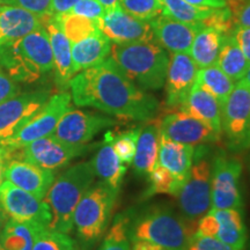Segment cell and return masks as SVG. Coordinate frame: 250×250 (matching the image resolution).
Instances as JSON below:
<instances>
[{
    "instance_id": "6da1fadb",
    "label": "cell",
    "mask_w": 250,
    "mask_h": 250,
    "mask_svg": "<svg viewBox=\"0 0 250 250\" xmlns=\"http://www.w3.org/2000/svg\"><path fill=\"white\" fill-rule=\"evenodd\" d=\"M68 87L74 104L122 120L148 122L160 109L158 99L134 85L110 57L77 73Z\"/></svg>"
},
{
    "instance_id": "7a4b0ae2",
    "label": "cell",
    "mask_w": 250,
    "mask_h": 250,
    "mask_svg": "<svg viewBox=\"0 0 250 250\" xmlns=\"http://www.w3.org/2000/svg\"><path fill=\"white\" fill-rule=\"evenodd\" d=\"M0 68L14 81L35 83L54 70V56L44 26L22 39L0 45Z\"/></svg>"
},
{
    "instance_id": "3957f363",
    "label": "cell",
    "mask_w": 250,
    "mask_h": 250,
    "mask_svg": "<svg viewBox=\"0 0 250 250\" xmlns=\"http://www.w3.org/2000/svg\"><path fill=\"white\" fill-rule=\"evenodd\" d=\"M110 58L140 89L151 92L165 86L169 55L155 40L127 44L114 43Z\"/></svg>"
},
{
    "instance_id": "277c9868",
    "label": "cell",
    "mask_w": 250,
    "mask_h": 250,
    "mask_svg": "<svg viewBox=\"0 0 250 250\" xmlns=\"http://www.w3.org/2000/svg\"><path fill=\"white\" fill-rule=\"evenodd\" d=\"M95 177L90 161H83L68 167L55 179L44 197L51 214L50 228L65 234L71 233L74 211L83 196L94 184Z\"/></svg>"
},
{
    "instance_id": "5b68a950",
    "label": "cell",
    "mask_w": 250,
    "mask_h": 250,
    "mask_svg": "<svg viewBox=\"0 0 250 250\" xmlns=\"http://www.w3.org/2000/svg\"><path fill=\"white\" fill-rule=\"evenodd\" d=\"M195 223L169 208H152L130 220L131 242L147 241L167 250H188L197 228Z\"/></svg>"
},
{
    "instance_id": "8992f818",
    "label": "cell",
    "mask_w": 250,
    "mask_h": 250,
    "mask_svg": "<svg viewBox=\"0 0 250 250\" xmlns=\"http://www.w3.org/2000/svg\"><path fill=\"white\" fill-rule=\"evenodd\" d=\"M118 191L103 181L94 183L80 199L73 215V227L85 249L92 248L107 230Z\"/></svg>"
},
{
    "instance_id": "52a82bcc",
    "label": "cell",
    "mask_w": 250,
    "mask_h": 250,
    "mask_svg": "<svg viewBox=\"0 0 250 250\" xmlns=\"http://www.w3.org/2000/svg\"><path fill=\"white\" fill-rule=\"evenodd\" d=\"M211 176L210 152L205 145H198L191 169L176 195L181 213L191 223H196L211 210Z\"/></svg>"
},
{
    "instance_id": "ba28073f",
    "label": "cell",
    "mask_w": 250,
    "mask_h": 250,
    "mask_svg": "<svg viewBox=\"0 0 250 250\" xmlns=\"http://www.w3.org/2000/svg\"><path fill=\"white\" fill-rule=\"evenodd\" d=\"M221 132L230 152L250 148V87L242 80L237 81L221 105Z\"/></svg>"
},
{
    "instance_id": "9c48e42d",
    "label": "cell",
    "mask_w": 250,
    "mask_h": 250,
    "mask_svg": "<svg viewBox=\"0 0 250 250\" xmlns=\"http://www.w3.org/2000/svg\"><path fill=\"white\" fill-rule=\"evenodd\" d=\"M71 94L67 92L52 95L14 136L1 143V145L21 148L34 140L52 134L62 117L71 109Z\"/></svg>"
},
{
    "instance_id": "30bf717a",
    "label": "cell",
    "mask_w": 250,
    "mask_h": 250,
    "mask_svg": "<svg viewBox=\"0 0 250 250\" xmlns=\"http://www.w3.org/2000/svg\"><path fill=\"white\" fill-rule=\"evenodd\" d=\"M242 164L229 158L225 152H219L212 161L211 196L212 208H235L242 210L240 179Z\"/></svg>"
},
{
    "instance_id": "8fae6325",
    "label": "cell",
    "mask_w": 250,
    "mask_h": 250,
    "mask_svg": "<svg viewBox=\"0 0 250 250\" xmlns=\"http://www.w3.org/2000/svg\"><path fill=\"white\" fill-rule=\"evenodd\" d=\"M87 149L86 145H70L49 134L19 148V159L55 171L85 154Z\"/></svg>"
},
{
    "instance_id": "7c38bea8",
    "label": "cell",
    "mask_w": 250,
    "mask_h": 250,
    "mask_svg": "<svg viewBox=\"0 0 250 250\" xmlns=\"http://www.w3.org/2000/svg\"><path fill=\"white\" fill-rule=\"evenodd\" d=\"M48 89L18 93L0 103V144L14 136L49 100Z\"/></svg>"
},
{
    "instance_id": "4fadbf2b",
    "label": "cell",
    "mask_w": 250,
    "mask_h": 250,
    "mask_svg": "<svg viewBox=\"0 0 250 250\" xmlns=\"http://www.w3.org/2000/svg\"><path fill=\"white\" fill-rule=\"evenodd\" d=\"M0 203L8 217L14 220L30 221L46 227L51 223V214L44 199L37 198L7 180L0 184Z\"/></svg>"
},
{
    "instance_id": "5bb4252c",
    "label": "cell",
    "mask_w": 250,
    "mask_h": 250,
    "mask_svg": "<svg viewBox=\"0 0 250 250\" xmlns=\"http://www.w3.org/2000/svg\"><path fill=\"white\" fill-rule=\"evenodd\" d=\"M158 127L161 136L186 145H205L221 138L204 122L182 110L166 115Z\"/></svg>"
},
{
    "instance_id": "9a60e30c",
    "label": "cell",
    "mask_w": 250,
    "mask_h": 250,
    "mask_svg": "<svg viewBox=\"0 0 250 250\" xmlns=\"http://www.w3.org/2000/svg\"><path fill=\"white\" fill-rule=\"evenodd\" d=\"M199 67L187 52L170 54L166 76L165 104L169 110H179L196 83Z\"/></svg>"
},
{
    "instance_id": "2e32d148",
    "label": "cell",
    "mask_w": 250,
    "mask_h": 250,
    "mask_svg": "<svg viewBox=\"0 0 250 250\" xmlns=\"http://www.w3.org/2000/svg\"><path fill=\"white\" fill-rule=\"evenodd\" d=\"M115 123L110 117L71 108L59 121L52 134L70 145H86L100 131Z\"/></svg>"
},
{
    "instance_id": "e0dca14e",
    "label": "cell",
    "mask_w": 250,
    "mask_h": 250,
    "mask_svg": "<svg viewBox=\"0 0 250 250\" xmlns=\"http://www.w3.org/2000/svg\"><path fill=\"white\" fill-rule=\"evenodd\" d=\"M99 29L115 44L148 42L154 39L149 21H143L124 12L122 7L105 12L98 21Z\"/></svg>"
},
{
    "instance_id": "ac0fdd59",
    "label": "cell",
    "mask_w": 250,
    "mask_h": 250,
    "mask_svg": "<svg viewBox=\"0 0 250 250\" xmlns=\"http://www.w3.org/2000/svg\"><path fill=\"white\" fill-rule=\"evenodd\" d=\"M156 42L170 54H189L192 41L204 27L201 22H183L160 15L149 21Z\"/></svg>"
},
{
    "instance_id": "d6986e66",
    "label": "cell",
    "mask_w": 250,
    "mask_h": 250,
    "mask_svg": "<svg viewBox=\"0 0 250 250\" xmlns=\"http://www.w3.org/2000/svg\"><path fill=\"white\" fill-rule=\"evenodd\" d=\"M5 179L37 198L44 199L56 176L52 170L21 159H13L6 168Z\"/></svg>"
},
{
    "instance_id": "ffe728a7",
    "label": "cell",
    "mask_w": 250,
    "mask_h": 250,
    "mask_svg": "<svg viewBox=\"0 0 250 250\" xmlns=\"http://www.w3.org/2000/svg\"><path fill=\"white\" fill-rule=\"evenodd\" d=\"M42 21L43 26L48 31L50 43H51L56 83L61 88H65L68 87L72 78L76 76L73 62H72L71 42L55 20L54 15L43 18Z\"/></svg>"
},
{
    "instance_id": "44dd1931",
    "label": "cell",
    "mask_w": 250,
    "mask_h": 250,
    "mask_svg": "<svg viewBox=\"0 0 250 250\" xmlns=\"http://www.w3.org/2000/svg\"><path fill=\"white\" fill-rule=\"evenodd\" d=\"M43 27L42 18L14 5H1L0 8V45L22 39Z\"/></svg>"
},
{
    "instance_id": "7402d4cb",
    "label": "cell",
    "mask_w": 250,
    "mask_h": 250,
    "mask_svg": "<svg viewBox=\"0 0 250 250\" xmlns=\"http://www.w3.org/2000/svg\"><path fill=\"white\" fill-rule=\"evenodd\" d=\"M110 40L103 35L101 30L71 44L74 73L100 64L110 56Z\"/></svg>"
},
{
    "instance_id": "603a6c76",
    "label": "cell",
    "mask_w": 250,
    "mask_h": 250,
    "mask_svg": "<svg viewBox=\"0 0 250 250\" xmlns=\"http://www.w3.org/2000/svg\"><path fill=\"white\" fill-rule=\"evenodd\" d=\"M195 149V146L173 142L160 134L156 165L162 166L177 179L186 182L189 171L191 169Z\"/></svg>"
},
{
    "instance_id": "cb8c5ba5",
    "label": "cell",
    "mask_w": 250,
    "mask_h": 250,
    "mask_svg": "<svg viewBox=\"0 0 250 250\" xmlns=\"http://www.w3.org/2000/svg\"><path fill=\"white\" fill-rule=\"evenodd\" d=\"M180 110L192 115L208 125L221 137V104L208 90L195 83Z\"/></svg>"
},
{
    "instance_id": "d4e9b609",
    "label": "cell",
    "mask_w": 250,
    "mask_h": 250,
    "mask_svg": "<svg viewBox=\"0 0 250 250\" xmlns=\"http://www.w3.org/2000/svg\"><path fill=\"white\" fill-rule=\"evenodd\" d=\"M208 212L215 219L214 239L243 250L248 234L241 211L235 208H211Z\"/></svg>"
},
{
    "instance_id": "484cf974",
    "label": "cell",
    "mask_w": 250,
    "mask_h": 250,
    "mask_svg": "<svg viewBox=\"0 0 250 250\" xmlns=\"http://www.w3.org/2000/svg\"><path fill=\"white\" fill-rule=\"evenodd\" d=\"M90 164L99 179L120 190L122 181L126 173V167L115 152L108 134L105 137V143H103L101 147L98 149L96 154L90 160Z\"/></svg>"
},
{
    "instance_id": "4316f807",
    "label": "cell",
    "mask_w": 250,
    "mask_h": 250,
    "mask_svg": "<svg viewBox=\"0 0 250 250\" xmlns=\"http://www.w3.org/2000/svg\"><path fill=\"white\" fill-rule=\"evenodd\" d=\"M159 139L160 131L158 124H148L140 129L137 139L136 153L133 156V168L137 174H147L154 169L158 164Z\"/></svg>"
},
{
    "instance_id": "83f0119b",
    "label": "cell",
    "mask_w": 250,
    "mask_h": 250,
    "mask_svg": "<svg viewBox=\"0 0 250 250\" xmlns=\"http://www.w3.org/2000/svg\"><path fill=\"white\" fill-rule=\"evenodd\" d=\"M225 36L220 30L208 26H204L197 33L189 50V55L197 66L203 68L217 64Z\"/></svg>"
},
{
    "instance_id": "f1b7e54d",
    "label": "cell",
    "mask_w": 250,
    "mask_h": 250,
    "mask_svg": "<svg viewBox=\"0 0 250 250\" xmlns=\"http://www.w3.org/2000/svg\"><path fill=\"white\" fill-rule=\"evenodd\" d=\"M43 225L8 219L0 232V250H33L36 235Z\"/></svg>"
},
{
    "instance_id": "f546056e",
    "label": "cell",
    "mask_w": 250,
    "mask_h": 250,
    "mask_svg": "<svg viewBox=\"0 0 250 250\" xmlns=\"http://www.w3.org/2000/svg\"><path fill=\"white\" fill-rule=\"evenodd\" d=\"M217 65L234 81L241 80L248 71L250 62L237 45L232 33L224 37Z\"/></svg>"
},
{
    "instance_id": "4dcf8cb0",
    "label": "cell",
    "mask_w": 250,
    "mask_h": 250,
    "mask_svg": "<svg viewBox=\"0 0 250 250\" xmlns=\"http://www.w3.org/2000/svg\"><path fill=\"white\" fill-rule=\"evenodd\" d=\"M196 83L202 88L208 90L218 100L221 105L226 101L235 86V81L230 79L217 64L199 68Z\"/></svg>"
},
{
    "instance_id": "1f68e13d",
    "label": "cell",
    "mask_w": 250,
    "mask_h": 250,
    "mask_svg": "<svg viewBox=\"0 0 250 250\" xmlns=\"http://www.w3.org/2000/svg\"><path fill=\"white\" fill-rule=\"evenodd\" d=\"M54 18L61 26L62 30L64 31L71 44L79 42V41L86 39V37L100 30L98 21L76 15L71 12L65 14L54 15Z\"/></svg>"
},
{
    "instance_id": "d6a6232c",
    "label": "cell",
    "mask_w": 250,
    "mask_h": 250,
    "mask_svg": "<svg viewBox=\"0 0 250 250\" xmlns=\"http://www.w3.org/2000/svg\"><path fill=\"white\" fill-rule=\"evenodd\" d=\"M162 15L183 22H204L218 8H204L188 4L184 0H162Z\"/></svg>"
},
{
    "instance_id": "836d02e7",
    "label": "cell",
    "mask_w": 250,
    "mask_h": 250,
    "mask_svg": "<svg viewBox=\"0 0 250 250\" xmlns=\"http://www.w3.org/2000/svg\"><path fill=\"white\" fill-rule=\"evenodd\" d=\"M130 220V215L118 214L105 234L99 250H131L132 242L129 235Z\"/></svg>"
},
{
    "instance_id": "e575fe53",
    "label": "cell",
    "mask_w": 250,
    "mask_h": 250,
    "mask_svg": "<svg viewBox=\"0 0 250 250\" xmlns=\"http://www.w3.org/2000/svg\"><path fill=\"white\" fill-rule=\"evenodd\" d=\"M148 181L149 187L146 197L154 193H168V195L176 196L184 183L182 180L177 179L175 175L160 165H156L154 169L148 173Z\"/></svg>"
},
{
    "instance_id": "d590c367",
    "label": "cell",
    "mask_w": 250,
    "mask_h": 250,
    "mask_svg": "<svg viewBox=\"0 0 250 250\" xmlns=\"http://www.w3.org/2000/svg\"><path fill=\"white\" fill-rule=\"evenodd\" d=\"M76 243L68 234L43 227L36 235L33 250H76Z\"/></svg>"
},
{
    "instance_id": "8d00e7d4",
    "label": "cell",
    "mask_w": 250,
    "mask_h": 250,
    "mask_svg": "<svg viewBox=\"0 0 250 250\" xmlns=\"http://www.w3.org/2000/svg\"><path fill=\"white\" fill-rule=\"evenodd\" d=\"M124 12L143 21H152L164 11L162 0H120Z\"/></svg>"
},
{
    "instance_id": "74e56055",
    "label": "cell",
    "mask_w": 250,
    "mask_h": 250,
    "mask_svg": "<svg viewBox=\"0 0 250 250\" xmlns=\"http://www.w3.org/2000/svg\"><path fill=\"white\" fill-rule=\"evenodd\" d=\"M139 131L140 129H132L126 131V132L117 134V136H112V134L108 133L112 147L123 164H132Z\"/></svg>"
},
{
    "instance_id": "f35d334b",
    "label": "cell",
    "mask_w": 250,
    "mask_h": 250,
    "mask_svg": "<svg viewBox=\"0 0 250 250\" xmlns=\"http://www.w3.org/2000/svg\"><path fill=\"white\" fill-rule=\"evenodd\" d=\"M235 27L250 28V0H226Z\"/></svg>"
},
{
    "instance_id": "ab89813d",
    "label": "cell",
    "mask_w": 250,
    "mask_h": 250,
    "mask_svg": "<svg viewBox=\"0 0 250 250\" xmlns=\"http://www.w3.org/2000/svg\"><path fill=\"white\" fill-rule=\"evenodd\" d=\"M71 13L99 21L104 15L105 11L99 0H79L71 9Z\"/></svg>"
},
{
    "instance_id": "60d3db41",
    "label": "cell",
    "mask_w": 250,
    "mask_h": 250,
    "mask_svg": "<svg viewBox=\"0 0 250 250\" xmlns=\"http://www.w3.org/2000/svg\"><path fill=\"white\" fill-rule=\"evenodd\" d=\"M188 250H239L232 246L219 241L218 239L211 236H204L201 234L195 233L192 236Z\"/></svg>"
},
{
    "instance_id": "b9f144b4",
    "label": "cell",
    "mask_w": 250,
    "mask_h": 250,
    "mask_svg": "<svg viewBox=\"0 0 250 250\" xmlns=\"http://www.w3.org/2000/svg\"><path fill=\"white\" fill-rule=\"evenodd\" d=\"M18 5L31 12V13L39 15L40 18H45L51 15V0H17Z\"/></svg>"
},
{
    "instance_id": "7bdbcfd3",
    "label": "cell",
    "mask_w": 250,
    "mask_h": 250,
    "mask_svg": "<svg viewBox=\"0 0 250 250\" xmlns=\"http://www.w3.org/2000/svg\"><path fill=\"white\" fill-rule=\"evenodd\" d=\"M18 93H20V88L17 85V81H14L2 68H0V103L13 98Z\"/></svg>"
},
{
    "instance_id": "ee69618b",
    "label": "cell",
    "mask_w": 250,
    "mask_h": 250,
    "mask_svg": "<svg viewBox=\"0 0 250 250\" xmlns=\"http://www.w3.org/2000/svg\"><path fill=\"white\" fill-rule=\"evenodd\" d=\"M232 35L235 39L237 45L240 46L245 57L250 62V28L235 27L232 31Z\"/></svg>"
},
{
    "instance_id": "f6af8a7d",
    "label": "cell",
    "mask_w": 250,
    "mask_h": 250,
    "mask_svg": "<svg viewBox=\"0 0 250 250\" xmlns=\"http://www.w3.org/2000/svg\"><path fill=\"white\" fill-rule=\"evenodd\" d=\"M13 159H19V148H12L0 144V184L4 182L6 168Z\"/></svg>"
},
{
    "instance_id": "bcb514c9",
    "label": "cell",
    "mask_w": 250,
    "mask_h": 250,
    "mask_svg": "<svg viewBox=\"0 0 250 250\" xmlns=\"http://www.w3.org/2000/svg\"><path fill=\"white\" fill-rule=\"evenodd\" d=\"M79 0H51V8L50 13L51 15L65 14L71 12L73 6L77 4Z\"/></svg>"
},
{
    "instance_id": "7dc6e473",
    "label": "cell",
    "mask_w": 250,
    "mask_h": 250,
    "mask_svg": "<svg viewBox=\"0 0 250 250\" xmlns=\"http://www.w3.org/2000/svg\"><path fill=\"white\" fill-rule=\"evenodd\" d=\"M188 4L196 6V7L204 8H225L227 7L226 0H184Z\"/></svg>"
},
{
    "instance_id": "c3c4849f",
    "label": "cell",
    "mask_w": 250,
    "mask_h": 250,
    "mask_svg": "<svg viewBox=\"0 0 250 250\" xmlns=\"http://www.w3.org/2000/svg\"><path fill=\"white\" fill-rule=\"evenodd\" d=\"M131 250H167L162 247L147 241H134L131 246Z\"/></svg>"
},
{
    "instance_id": "681fc988",
    "label": "cell",
    "mask_w": 250,
    "mask_h": 250,
    "mask_svg": "<svg viewBox=\"0 0 250 250\" xmlns=\"http://www.w3.org/2000/svg\"><path fill=\"white\" fill-rule=\"evenodd\" d=\"M100 4L103 6L105 12H110V11H115V9L120 8V0H99Z\"/></svg>"
},
{
    "instance_id": "f907efd6",
    "label": "cell",
    "mask_w": 250,
    "mask_h": 250,
    "mask_svg": "<svg viewBox=\"0 0 250 250\" xmlns=\"http://www.w3.org/2000/svg\"><path fill=\"white\" fill-rule=\"evenodd\" d=\"M8 219H9L8 214L6 213V211L4 210V208H2L1 203H0V232H1L2 227L5 226V224L8 221Z\"/></svg>"
},
{
    "instance_id": "816d5d0a",
    "label": "cell",
    "mask_w": 250,
    "mask_h": 250,
    "mask_svg": "<svg viewBox=\"0 0 250 250\" xmlns=\"http://www.w3.org/2000/svg\"><path fill=\"white\" fill-rule=\"evenodd\" d=\"M241 80L243 81V83H246L247 85L250 87V66L248 68V71H247V73L245 74V77H243Z\"/></svg>"
},
{
    "instance_id": "f5cc1de1",
    "label": "cell",
    "mask_w": 250,
    "mask_h": 250,
    "mask_svg": "<svg viewBox=\"0 0 250 250\" xmlns=\"http://www.w3.org/2000/svg\"><path fill=\"white\" fill-rule=\"evenodd\" d=\"M0 5H14L19 6L17 0H0Z\"/></svg>"
},
{
    "instance_id": "db71d44e",
    "label": "cell",
    "mask_w": 250,
    "mask_h": 250,
    "mask_svg": "<svg viewBox=\"0 0 250 250\" xmlns=\"http://www.w3.org/2000/svg\"><path fill=\"white\" fill-rule=\"evenodd\" d=\"M0 8H1V5H0Z\"/></svg>"
}]
</instances>
